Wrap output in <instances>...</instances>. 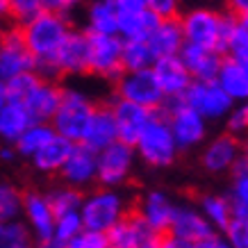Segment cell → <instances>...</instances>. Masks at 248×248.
Segmentation results:
<instances>
[{"label":"cell","instance_id":"6da1fadb","mask_svg":"<svg viewBox=\"0 0 248 248\" xmlns=\"http://www.w3.org/2000/svg\"><path fill=\"white\" fill-rule=\"evenodd\" d=\"M73 30V25L68 21L66 14H57V12H41L34 18H30L28 23L18 25L23 41L28 46V50L32 53L34 62H37L39 76L50 78V60L55 57V53L60 50L62 41L66 39V34Z\"/></svg>","mask_w":248,"mask_h":248},{"label":"cell","instance_id":"7a4b0ae2","mask_svg":"<svg viewBox=\"0 0 248 248\" xmlns=\"http://www.w3.org/2000/svg\"><path fill=\"white\" fill-rule=\"evenodd\" d=\"M178 21H180L185 44L212 48V50H218L221 55L226 53L228 37L234 28V16L230 12L194 7L185 14H178Z\"/></svg>","mask_w":248,"mask_h":248},{"label":"cell","instance_id":"3957f363","mask_svg":"<svg viewBox=\"0 0 248 248\" xmlns=\"http://www.w3.org/2000/svg\"><path fill=\"white\" fill-rule=\"evenodd\" d=\"M130 210H132V203H130L128 196L121 191V187L98 185L96 189H89L87 194H82L80 218H82L84 230L105 234Z\"/></svg>","mask_w":248,"mask_h":248},{"label":"cell","instance_id":"277c9868","mask_svg":"<svg viewBox=\"0 0 248 248\" xmlns=\"http://www.w3.org/2000/svg\"><path fill=\"white\" fill-rule=\"evenodd\" d=\"M132 146H135L137 159H141L151 169H166L180 155V148L175 143L169 119L162 109L153 112L151 121L146 123V128L141 130V135L137 137V141Z\"/></svg>","mask_w":248,"mask_h":248},{"label":"cell","instance_id":"5b68a950","mask_svg":"<svg viewBox=\"0 0 248 248\" xmlns=\"http://www.w3.org/2000/svg\"><path fill=\"white\" fill-rule=\"evenodd\" d=\"M96 105V100L80 87H62L60 107H57L50 125L57 135L66 137L73 143H80Z\"/></svg>","mask_w":248,"mask_h":248},{"label":"cell","instance_id":"8992f818","mask_svg":"<svg viewBox=\"0 0 248 248\" xmlns=\"http://www.w3.org/2000/svg\"><path fill=\"white\" fill-rule=\"evenodd\" d=\"M162 112L169 119L171 132L175 137V143L182 151H194L196 146H201L207 137V123L210 121L203 119L201 114L196 112L194 107H189L182 98L178 100H166Z\"/></svg>","mask_w":248,"mask_h":248},{"label":"cell","instance_id":"52a82bcc","mask_svg":"<svg viewBox=\"0 0 248 248\" xmlns=\"http://www.w3.org/2000/svg\"><path fill=\"white\" fill-rule=\"evenodd\" d=\"M116 98L130 100L135 105H141L146 109H162L166 103V96L162 87L157 84V78L153 68L141 71H123L116 80Z\"/></svg>","mask_w":248,"mask_h":248},{"label":"cell","instance_id":"ba28073f","mask_svg":"<svg viewBox=\"0 0 248 248\" xmlns=\"http://www.w3.org/2000/svg\"><path fill=\"white\" fill-rule=\"evenodd\" d=\"M98 157V178L96 182L103 187H123L130 180V175L135 171L137 153L135 146L121 141H112L109 146L100 148L96 153Z\"/></svg>","mask_w":248,"mask_h":248},{"label":"cell","instance_id":"9c48e42d","mask_svg":"<svg viewBox=\"0 0 248 248\" xmlns=\"http://www.w3.org/2000/svg\"><path fill=\"white\" fill-rule=\"evenodd\" d=\"M62 76H89V34L82 28L68 32L50 60V78L57 80Z\"/></svg>","mask_w":248,"mask_h":248},{"label":"cell","instance_id":"30bf717a","mask_svg":"<svg viewBox=\"0 0 248 248\" xmlns=\"http://www.w3.org/2000/svg\"><path fill=\"white\" fill-rule=\"evenodd\" d=\"M182 100L207 121H226L234 107L232 98L221 89L217 80H191Z\"/></svg>","mask_w":248,"mask_h":248},{"label":"cell","instance_id":"8fae6325","mask_svg":"<svg viewBox=\"0 0 248 248\" xmlns=\"http://www.w3.org/2000/svg\"><path fill=\"white\" fill-rule=\"evenodd\" d=\"M121 50L123 39L119 34H89V76L116 80L123 73Z\"/></svg>","mask_w":248,"mask_h":248},{"label":"cell","instance_id":"7c38bea8","mask_svg":"<svg viewBox=\"0 0 248 248\" xmlns=\"http://www.w3.org/2000/svg\"><path fill=\"white\" fill-rule=\"evenodd\" d=\"M37 62L28 50V46L23 41L21 32L16 25H7L0 30V80L7 82L9 78L34 71Z\"/></svg>","mask_w":248,"mask_h":248},{"label":"cell","instance_id":"4fadbf2b","mask_svg":"<svg viewBox=\"0 0 248 248\" xmlns=\"http://www.w3.org/2000/svg\"><path fill=\"white\" fill-rule=\"evenodd\" d=\"M21 218H23V223L28 226V230H30L32 244L53 237L55 212H53V207H50V201H48V196H46L44 191H37V189L23 191Z\"/></svg>","mask_w":248,"mask_h":248},{"label":"cell","instance_id":"5bb4252c","mask_svg":"<svg viewBox=\"0 0 248 248\" xmlns=\"http://www.w3.org/2000/svg\"><path fill=\"white\" fill-rule=\"evenodd\" d=\"M239 151H241V137L232 135V132H223L217 135L214 139L203 146L201 151V166L207 173H230L239 159Z\"/></svg>","mask_w":248,"mask_h":248},{"label":"cell","instance_id":"9a60e30c","mask_svg":"<svg viewBox=\"0 0 248 248\" xmlns=\"http://www.w3.org/2000/svg\"><path fill=\"white\" fill-rule=\"evenodd\" d=\"M62 180L68 187H76V189H89L91 185H96L98 178V157L96 151H91L89 146L84 143H76V148L71 151L68 159L62 166Z\"/></svg>","mask_w":248,"mask_h":248},{"label":"cell","instance_id":"2e32d148","mask_svg":"<svg viewBox=\"0 0 248 248\" xmlns=\"http://www.w3.org/2000/svg\"><path fill=\"white\" fill-rule=\"evenodd\" d=\"M62 100V84L53 78H44L39 80L32 91L23 98V105L28 109V114L32 116V121H39V123H50L60 107Z\"/></svg>","mask_w":248,"mask_h":248},{"label":"cell","instance_id":"e0dca14e","mask_svg":"<svg viewBox=\"0 0 248 248\" xmlns=\"http://www.w3.org/2000/svg\"><path fill=\"white\" fill-rule=\"evenodd\" d=\"M166 232L173 234V237H178V239L189 241V244H196V241L210 237V234L217 232V230L210 226V221L203 217V212L198 210L196 205L182 203V205H175Z\"/></svg>","mask_w":248,"mask_h":248},{"label":"cell","instance_id":"ac0fdd59","mask_svg":"<svg viewBox=\"0 0 248 248\" xmlns=\"http://www.w3.org/2000/svg\"><path fill=\"white\" fill-rule=\"evenodd\" d=\"M109 107H112L119 139L130 143V146L137 141V137L141 135V130L146 128V123L151 121L153 112H155V109H146V107L135 105V103L123 100V98H114Z\"/></svg>","mask_w":248,"mask_h":248},{"label":"cell","instance_id":"d6986e66","mask_svg":"<svg viewBox=\"0 0 248 248\" xmlns=\"http://www.w3.org/2000/svg\"><path fill=\"white\" fill-rule=\"evenodd\" d=\"M153 73L157 78V84L164 91L166 100H178V98L185 96V91L189 89V84L194 78L189 76L187 66L182 64V60L178 55H171V57H157L153 62Z\"/></svg>","mask_w":248,"mask_h":248},{"label":"cell","instance_id":"ffe728a7","mask_svg":"<svg viewBox=\"0 0 248 248\" xmlns=\"http://www.w3.org/2000/svg\"><path fill=\"white\" fill-rule=\"evenodd\" d=\"M132 210L139 214V217L153 226L159 232H166L169 230V223H171L173 210H175V203L171 201V196L162 191V189H151L132 205Z\"/></svg>","mask_w":248,"mask_h":248},{"label":"cell","instance_id":"44dd1931","mask_svg":"<svg viewBox=\"0 0 248 248\" xmlns=\"http://www.w3.org/2000/svg\"><path fill=\"white\" fill-rule=\"evenodd\" d=\"M178 57L187 66L189 76L194 78V80H214L218 73V66L223 62V55L218 53V50L203 48V46H194V44L182 46Z\"/></svg>","mask_w":248,"mask_h":248},{"label":"cell","instance_id":"7402d4cb","mask_svg":"<svg viewBox=\"0 0 248 248\" xmlns=\"http://www.w3.org/2000/svg\"><path fill=\"white\" fill-rule=\"evenodd\" d=\"M73 148H76V143L71 141V139H66V137H62L55 132V135L30 157V164L37 173L55 175V173L62 171V166H64V162L68 159V155H71Z\"/></svg>","mask_w":248,"mask_h":248},{"label":"cell","instance_id":"603a6c76","mask_svg":"<svg viewBox=\"0 0 248 248\" xmlns=\"http://www.w3.org/2000/svg\"><path fill=\"white\" fill-rule=\"evenodd\" d=\"M119 139V132H116V123H114V114L109 105H96L93 114H91L89 123H87V130L82 135L84 146H89L91 151H100L109 146L112 141Z\"/></svg>","mask_w":248,"mask_h":248},{"label":"cell","instance_id":"cb8c5ba5","mask_svg":"<svg viewBox=\"0 0 248 248\" xmlns=\"http://www.w3.org/2000/svg\"><path fill=\"white\" fill-rule=\"evenodd\" d=\"M148 46H151L155 60L157 57H171V55H178L180 48L185 46V37H182V28L178 16H171V18H159L157 25L153 28V32L146 37Z\"/></svg>","mask_w":248,"mask_h":248},{"label":"cell","instance_id":"d4e9b609","mask_svg":"<svg viewBox=\"0 0 248 248\" xmlns=\"http://www.w3.org/2000/svg\"><path fill=\"white\" fill-rule=\"evenodd\" d=\"M214 80L221 84V89L226 91L228 96L232 98L234 105L248 98V68L239 60L223 55V62H221Z\"/></svg>","mask_w":248,"mask_h":248},{"label":"cell","instance_id":"484cf974","mask_svg":"<svg viewBox=\"0 0 248 248\" xmlns=\"http://www.w3.org/2000/svg\"><path fill=\"white\" fill-rule=\"evenodd\" d=\"M84 32L89 34H116L119 12L109 0H89L84 7Z\"/></svg>","mask_w":248,"mask_h":248},{"label":"cell","instance_id":"4316f807","mask_svg":"<svg viewBox=\"0 0 248 248\" xmlns=\"http://www.w3.org/2000/svg\"><path fill=\"white\" fill-rule=\"evenodd\" d=\"M32 123V116L28 114L25 105L18 100H9L7 105L0 109V141L12 143L25 132V128Z\"/></svg>","mask_w":248,"mask_h":248},{"label":"cell","instance_id":"83f0119b","mask_svg":"<svg viewBox=\"0 0 248 248\" xmlns=\"http://www.w3.org/2000/svg\"><path fill=\"white\" fill-rule=\"evenodd\" d=\"M159 16L148 7L135 9V12H121L119 14V34L121 39H146L157 25Z\"/></svg>","mask_w":248,"mask_h":248},{"label":"cell","instance_id":"f1b7e54d","mask_svg":"<svg viewBox=\"0 0 248 248\" xmlns=\"http://www.w3.org/2000/svg\"><path fill=\"white\" fill-rule=\"evenodd\" d=\"M198 210L203 212V217L210 221V226L217 232H223L226 226L230 223V218L234 217L232 203L223 194H203L198 198Z\"/></svg>","mask_w":248,"mask_h":248},{"label":"cell","instance_id":"f546056e","mask_svg":"<svg viewBox=\"0 0 248 248\" xmlns=\"http://www.w3.org/2000/svg\"><path fill=\"white\" fill-rule=\"evenodd\" d=\"M121 62H123V71H141L153 66L155 55L146 39H123Z\"/></svg>","mask_w":248,"mask_h":248},{"label":"cell","instance_id":"4dcf8cb0","mask_svg":"<svg viewBox=\"0 0 248 248\" xmlns=\"http://www.w3.org/2000/svg\"><path fill=\"white\" fill-rule=\"evenodd\" d=\"M53 135H55V130H53L50 123H39V121H32L30 125L25 128V132L16 139L14 148H16V153H18L21 157L30 159L32 155H34V153H37Z\"/></svg>","mask_w":248,"mask_h":248},{"label":"cell","instance_id":"1f68e13d","mask_svg":"<svg viewBox=\"0 0 248 248\" xmlns=\"http://www.w3.org/2000/svg\"><path fill=\"white\" fill-rule=\"evenodd\" d=\"M130 221V248H159L166 232H159L153 226H148L135 210L128 212Z\"/></svg>","mask_w":248,"mask_h":248},{"label":"cell","instance_id":"d6a6232c","mask_svg":"<svg viewBox=\"0 0 248 248\" xmlns=\"http://www.w3.org/2000/svg\"><path fill=\"white\" fill-rule=\"evenodd\" d=\"M23 212V189H18L14 182L0 180V223L21 218Z\"/></svg>","mask_w":248,"mask_h":248},{"label":"cell","instance_id":"836d02e7","mask_svg":"<svg viewBox=\"0 0 248 248\" xmlns=\"http://www.w3.org/2000/svg\"><path fill=\"white\" fill-rule=\"evenodd\" d=\"M82 194L80 189L68 187V185H62V187H55L48 191V201H50V207H53L55 217L60 214H66V212H78L80 210V203H82Z\"/></svg>","mask_w":248,"mask_h":248},{"label":"cell","instance_id":"e575fe53","mask_svg":"<svg viewBox=\"0 0 248 248\" xmlns=\"http://www.w3.org/2000/svg\"><path fill=\"white\" fill-rule=\"evenodd\" d=\"M25 244H32V237L28 226L23 223V218L0 223V248H18Z\"/></svg>","mask_w":248,"mask_h":248},{"label":"cell","instance_id":"d590c367","mask_svg":"<svg viewBox=\"0 0 248 248\" xmlns=\"http://www.w3.org/2000/svg\"><path fill=\"white\" fill-rule=\"evenodd\" d=\"M7 7H9V25H16V28L44 12L41 0H7Z\"/></svg>","mask_w":248,"mask_h":248},{"label":"cell","instance_id":"8d00e7d4","mask_svg":"<svg viewBox=\"0 0 248 248\" xmlns=\"http://www.w3.org/2000/svg\"><path fill=\"white\" fill-rule=\"evenodd\" d=\"M84 230L82 218H80V210L78 212H66V214H60L55 217V232L53 237L62 244H66L68 239H73L76 234H80Z\"/></svg>","mask_w":248,"mask_h":248},{"label":"cell","instance_id":"74e56055","mask_svg":"<svg viewBox=\"0 0 248 248\" xmlns=\"http://www.w3.org/2000/svg\"><path fill=\"white\" fill-rule=\"evenodd\" d=\"M41 80L37 71H25V73H18V76L9 78L7 80V91H9V100H18L23 103V98L32 91V87Z\"/></svg>","mask_w":248,"mask_h":248},{"label":"cell","instance_id":"f35d334b","mask_svg":"<svg viewBox=\"0 0 248 248\" xmlns=\"http://www.w3.org/2000/svg\"><path fill=\"white\" fill-rule=\"evenodd\" d=\"M221 234L226 237L230 248H248V217H237L234 214Z\"/></svg>","mask_w":248,"mask_h":248},{"label":"cell","instance_id":"ab89813d","mask_svg":"<svg viewBox=\"0 0 248 248\" xmlns=\"http://www.w3.org/2000/svg\"><path fill=\"white\" fill-rule=\"evenodd\" d=\"M226 128H228V132H232L237 137L248 135V98L232 107V112L228 114V119H226Z\"/></svg>","mask_w":248,"mask_h":248},{"label":"cell","instance_id":"60d3db41","mask_svg":"<svg viewBox=\"0 0 248 248\" xmlns=\"http://www.w3.org/2000/svg\"><path fill=\"white\" fill-rule=\"evenodd\" d=\"M107 237L100 232H91V230H82L80 234H76L73 239H68L64 244V248H105Z\"/></svg>","mask_w":248,"mask_h":248},{"label":"cell","instance_id":"b9f144b4","mask_svg":"<svg viewBox=\"0 0 248 248\" xmlns=\"http://www.w3.org/2000/svg\"><path fill=\"white\" fill-rule=\"evenodd\" d=\"M146 7L159 18H171L180 14V0H146Z\"/></svg>","mask_w":248,"mask_h":248},{"label":"cell","instance_id":"7bdbcfd3","mask_svg":"<svg viewBox=\"0 0 248 248\" xmlns=\"http://www.w3.org/2000/svg\"><path fill=\"white\" fill-rule=\"evenodd\" d=\"M84 0H41L46 12H57V14H71L73 9H78Z\"/></svg>","mask_w":248,"mask_h":248},{"label":"cell","instance_id":"ee69618b","mask_svg":"<svg viewBox=\"0 0 248 248\" xmlns=\"http://www.w3.org/2000/svg\"><path fill=\"white\" fill-rule=\"evenodd\" d=\"M194 246L196 248H230V246H228V241H226V237H223L221 232H212L210 237L196 241Z\"/></svg>","mask_w":248,"mask_h":248},{"label":"cell","instance_id":"f6af8a7d","mask_svg":"<svg viewBox=\"0 0 248 248\" xmlns=\"http://www.w3.org/2000/svg\"><path fill=\"white\" fill-rule=\"evenodd\" d=\"M116 12H135V9H143L146 7V0H109Z\"/></svg>","mask_w":248,"mask_h":248},{"label":"cell","instance_id":"bcb514c9","mask_svg":"<svg viewBox=\"0 0 248 248\" xmlns=\"http://www.w3.org/2000/svg\"><path fill=\"white\" fill-rule=\"evenodd\" d=\"M159 248H196V246L194 244H189V241L178 239V237H173V234L166 232L164 239H162V244H159Z\"/></svg>","mask_w":248,"mask_h":248},{"label":"cell","instance_id":"7dc6e473","mask_svg":"<svg viewBox=\"0 0 248 248\" xmlns=\"http://www.w3.org/2000/svg\"><path fill=\"white\" fill-rule=\"evenodd\" d=\"M226 7L232 16L248 14V0H226Z\"/></svg>","mask_w":248,"mask_h":248},{"label":"cell","instance_id":"c3c4849f","mask_svg":"<svg viewBox=\"0 0 248 248\" xmlns=\"http://www.w3.org/2000/svg\"><path fill=\"white\" fill-rule=\"evenodd\" d=\"M234 169H248V135L241 139V151H239V159H237V164Z\"/></svg>","mask_w":248,"mask_h":248},{"label":"cell","instance_id":"681fc988","mask_svg":"<svg viewBox=\"0 0 248 248\" xmlns=\"http://www.w3.org/2000/svg\"><path fill=\"white\" fill-rule=\"evenodd\" d=\"M16 157H18V153H16V148L12 146V143L0 146V159H2V162H14Z\"/></svg>","mask_w":248,"mask_h":248},{"label":"cell","instance_id":"f907efd6","mask_svg":"<svg viewBox=\"0 0 248 248\" xmlns=\"http://www.w3.org/2000/svg\"><path fill=\"white\" fill-rule=\"evenodd\" d=\"M32 246H34V248H64V244H62V241H57L55 237H50V239H44V241H34Z\"/></svg>","mask_w":248,"mask_h":248},{"label":"cell","instance_id":"816d5d0a","mask_svg":"<svg viewBox=\"0 0 248 248\" xmlns=\"http://www.w3.org/2000/svg\"><path fill=\"white\" fill-rule=\"evenodd\" d=\"M9 25V7L7 0H0V28H7Z\"/></svg>","mask_w":248,"mask_h":248},{"label":"cell","instance_id":"f5cc1de1","mask_svg":"<svg viewBox=\"0 0 248 248\" xmlns=\"http://www.w3.org/2000/svg\"><path fill=\"white\" fill-rule=\"evenodd\" d=\"M9 103V91H7V82L0 80V109Z\"/></svg>","mask_w":248,"mask_h":248},{"label":"cell","instance_id":"db71d44e","mask_svg":"<svg viewBox=\"0 0 248 248\" xmlns=\"http://www.w3.org/2000/svg\"><path fill=\"white\" fill-rule=\"evenodd\" d=\"M239 62H241V64H244V66H246V68H248V55H246V57H241V60H239Z\"/></svg>","mask_w":248,"mask_h":248},{"label":"cell","instance_id":"11a10c76","mask_svg":"<svg viewBox=\"0 0 248 248\" xmlns=\"http://www.w3.org/2000/svg\"><path fill=\"white\" fill-rule=\"evenodd\" d=\"M18 248H34L32 244H25V246H18Z\"/></svg>","mask_w":248,"mask_h":248},{"label":"cell","instance_id":"9f6ffc18","mask_svg":"<svg viewBox=\"0 0 248 248\" xmlns=\"http://www.w3.org/2000/svg\"><path fill=\"white\" fill-rule=\"evenodd\" d=\"M105 248H114V246H109V244H107V246H105Z\"/></svg>","mask_w":248,"mask_h":248},{"label":"cell","instance_id":"6f0895ef","mask_svg":"<svg viewBox=\"0 0 248 248\" xmlns=\"http://www.w3.org/2000/svg\"><path fill=\"white\" fill-rule=\"evenodd\" d=\"M0 30H2V28H0Z\"/></svg>","mask_w":248,"mask_h":248}]
</instances>
